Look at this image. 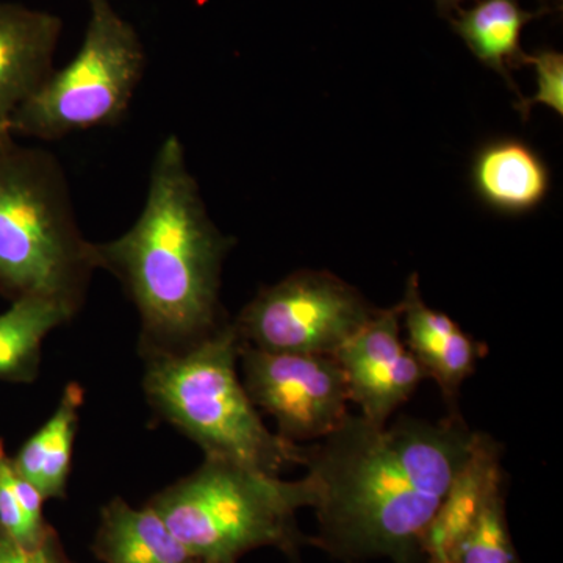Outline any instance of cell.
Segmentation results:
<instances>
[{
    "label": "cell",
    "instance_id": "30bf717a",
    "mask_svg": "<svg viewBox=\"0 0 563 563\" xmlns=\"http://www.w3.org/2000/svg\"><path fill=\"white\" fill-rule=\"evenodd\" d=\"M62 20L47 11L0 2V139L14 113L54 70Z\"/></svg>",
    "mask_w": 563,
    "mask_h": 563
},
{
    "label": "cell",
    "instance_id": "7c38bea8",
    "mask_svg": "<svg viewBox=\"0 0 563 563\" xmlns=\"http://www.w3.org/2000/svg\"><path fill=\"white\" fill-rule=\"evenodd\" d=\"M503 448L488 433L476 431L468 457L422 542L424 563H453L459 544L496 493L506 490Z\"/></svg>",
    "mask_w": 563,
    "mask_h": 563
},
{
    "label": "cell",
    "instance_id": "d6986e66",
    "mask_svg": "<svg viewBox=\"0 0 563 563\" xmlns=\"http://www.w3.org/2000/svg\"><path fill=\"white\" fill-rule=\"evenodd\" d=\"M525 65L536 69L537 91L532 98H520L515 109L528 120L529 111L536 106H547L563 117V55L553 49L526 54Z\"/></svg>",
    "mask_w": 563,
    "mask_h": 563
},
{
    "label": "cell",
    "instance_id": "8fae6325",
    "mask_svg": "<svg viewBox=\"0 0 563 563\" xmlns=\"http://www.w3.org/2000/svg\"><path fill=\"white\" fill-rule=\"evenodd\" d=\"M399 303L406 328L404 342L426 377L439 385L451 413H459L462 385L476 372L477 363L487 354V346L463 331L453 318L422 301L417 274L407 282Z\"/></svg>",
    "mask_w": 563,
    "mask_h": 563
},
{
    "label": "cell",
    "instance_id": "4fadbf2b",
    "mask_svg": "<svg viewBox=\"0 0 563 563\" xmlns=\"http://www.w3.org/2000/svg\"><path fill=\"white\" fill-rule=\"evenodd\" d=\"M474 191L492 209L521 214L539 207L550 191L547 163L523 141H490L477 151L472 168Z\"/></svg>",
    "mask_w": 563,
    "mask_h": 563
},
{
    "label": "cell",
    "instance_id": "9c48e42d",
    "mask_svg": "<svg viewBox=\"0 0 563 563\" xmlns=\"http://www.w3.org/2000/svg\"><path fill=\"white\" fill-rule=\"evenodd\" d=\"M401 303L376 310L368 322L333 354L346 383L350 402L366 421L387 426L422 380L428 379L401 335Z\"/></svg>",
    "mask_w": 563,
    "mask_h": 563
},
{
    "label": "cell",
    "instance_id": "5b68a950",
    "mask_svg": "<svg viewBox=\"0 0 563 563\" xmlns=\"http://www.w3.org/2000/svg\"><path fill=\"white\" fill-rule=\"evenodd\" d=\"M310 476L284 481L224 459L203 463L147 503L201 563H236L258 548H276L299 563L310 537L296 515L313 507Z\"/></svg>",
    "mask_w": 563,
    "mask_h": 563
},
{
    "label": "cell",
    "instance_id": "44dd1931",
    "mask_svg": "<svg viewBox=\"0 0 563 563\" xmlns=\"http://www.w3.org/2000/svg\"><path fill=\"white\" fill-rule=\"evenodd\" d=\"M0 563H73L63 550L57 532L52 531L43 542L22 544L0 529Z\"/></svg>",
    "mask_w": 563,
    "mask_h": 563
},
{
    "label": "cell",
    "instance_id": "ac0fdd59",
    "mask_svg": "<svg viewBox=\"0 0 563 563\" xmlns=\"http://www.w3.org/2000/svg\"><path fill=\"white\" fill-rule=\"evenodd\" d=\"M453 563H523L506 514V490L496 493L455 551Z\"/></svg>",
    "mask_w": 563,
    "mask_h": 563
},
{
    "label": "cell",
    "instance_id": "5bb4252c",
    "mask_svg": "<svg viewBox=\"0 0 563 563\" xmlns=\"http://www.w3.org/2000/svg\"><path fill=\"white\" fill-rule=\"evenodd\" d=\"M92 551L103 563H201L151 506L122 498L103 507Z\"/></svg>",
    "mask_w": 563,
    "mask_h": 563
},
{
    "label": "cell",
    "instance_id": "6da1fadb",
    "mask_svg": "<svg viewBox=\"0 0 563 563\" xmlns=\"http://www.w3.org/2000/svg\"><path fill=\"white\" fill-rule=\"evenodd\" d=\"M461 413L376 426L362 415L303 446L317 488L310 544L347 563H424L422 542L474 440Z\"/></svg>",
    "mask_w": 563,
    "mask_h": 563
},
{
    "label": "cell",
    "instance_id": "ffe728a7",
    "mask_svg": "<svg viewBox=\"0 0 563 563\" xmlns=\"http://www.w3.org/2000/svg\"><path fill=\"white\" fill-rule=\"evenodd\" d=\"M0 529L22 544L43 542L52 532L46 537H40L29 526L18 495L16 472L3 440H0Z\"/></svg>",
    "mask_w": 563,
    "mask_h": 563
},
{
    "label": "cell",
    "instance_id": "7a4b0ae2",
    "mask_svg": "<svg viewBox=\"0 0 563 563\" xmlns=\"http://www.w3.org/2000/svg\"><path fill=\"white\" fill-rule=\"evenodd\" d=\"M233 243L211 221L184 144L168 136L139 220L120 239L95 243L98 268L121 282L139 310L143 355L187 350L225 324L221 273Z\"/></svg>",
    "mask_w": 563,
    "mask_h": 563
},
{
    "label": "cell",
    "instance_id": "ba28073f",
    "mask_svg": "<svg viewBox=\"0 0 563 563\" xmlns=\"http://www.w3.org/2000/svg\"><path fill=\"white\" fill-rule=\"evenodd\" d=\"M243 385L252 404L277 424L287 442H318L347 415L346 383L333 355L288 354L240 346Z\"/></svg>",
    "mask_w": 563,
    "mask_h": 563
},
{
    "label": "cell",
    "instance_id": "3957f363",
    "mask_svg": "<svg viewBox=\"0 0 563 563\" xmlns=\"http://www.w3.org/2000/svg\"><path fill=\"white\" fill-rule=\"evenodd\" d=\"M95 243L77 224L68 179L49 151L0 139V295L54 299L79 312Z\"/></svg>",
    "mask_w": 563,
    "mask_h": 563
},
{
    "label": "cell",
    "instance_id": "7402d4cb",
    "mask_svg": "<svg viewBox=\"0 0 563 563\" xmlns=\"http://www.w3.org/2000/svg\"><path fill=\"white\" fill-rule=\"evenodd\" d=\"M433 2H435V7L437 10H439V13L450 20L455 11L462 9V3L466 2V0H433Z\"/></svg>",
    "mask_w": 563,
    "mask_h": 563
},
{
    "label": "cell",
    "instance_id": "9a60e30c",
    "mask_svg": "<svg viewBox=\"0 0 563 563\" xmlns=\"http://www.w3.org/2000/svg\"><path fill=\"white\" fill-rule=\"evenodd\" d=\"M81 406L84 388L69 384L49 420L11 455L14 472L29 481L46 501L66 498Z\"/></svg>",
    "mask_w": 563,
    "mask_h": 563
},
{
    "label": "cell",
    "instance_id": "52a82bcc",
    "mask_svg": "<svg viewBox=\"0 0 563 563\" xmlns=\"http://www.w3.org/2000/svg\"><path fill=\"white\" fill-rule=\"evenodd\" d=\"M376 310L335 274L302 269L258 291L232 324L257 350L333 355Z\"/></svg>",
    "mask_w": 563,
    "mask_h": 563
},
{
    "label": "cell",
    "instance_id": "2e32d148",
    "mask_svg": "<svg viewBox=\"0 0 563 563\" xmlns=\"http://www.w3.org/2000/svg\"><path fill=\"white\" fill-rule=\"evenodd\" d=\"M543 13L547 10L537 13L525 10L520 0H477L472 9L455 11L450 22L474 57L501 74L517 91L510 69L525 65L521 33Z\"/></svg>",
    "mask_w": 563,
    "mask_h": 563
},
{
    "label": "cell",
    "instance_id": "8992f818",
    "mask_svg": "<svg viewBox=\"0 0 563 563\" xmlns=\"http://www.w3.org/2000/svg\"><path fill=\"white\" fill-rule=\"evenodd\" d=\"M88 3L90 21L79 52L22 103L11 135L55 141L120 124L128 113L146 65L143 43L110 0Z\"/></svg>",
    "mask_w": 563,
    "mask_h": 563
},
{
    "label": "cell",
    "instance_id": "277c9868",
    "mask_svg": "<svg viewBox=\"0 0 563 563\" xmlns=\"http://www.w3.org/2000/svg\"><path fill=\"white\" fill-rule=\"evenodd\" d=\"M240 346L239 333L225 322L187 350L143 355L144 395L206 457L279 476L302 465L303 444L266 428L239 377Z\"/></svg>",
    "mask_w": 563,
    "mask_h": 563
},
{
    "label": "cell",
    "instance_id": "e0dca14e",
    "mask_svg": "<svg viewBox=\"0 0 563 563\" xmlns=\"http://www.w3.org/2000/svg\"><path fill=\"white\" fill-rule=\"evenodd\" d=\"M76 313L36 296L10 302L0 313V383L32 384L40 374L44 340Z\"/></svg>",
    "mask_w": 563,
    "mask_h": 563
}]
</instances>
